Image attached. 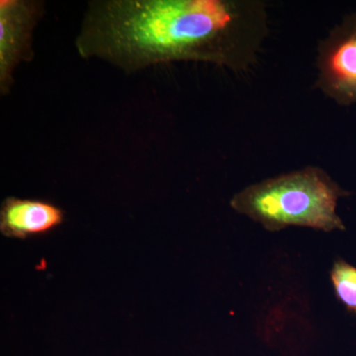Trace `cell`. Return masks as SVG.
<instances>
[{"label": "cell", "instance_id": "6da1fadb", "mask_svg": "<svg viewBox=\"0 0 356 356\" xmlns=\"http://www.w3.org/2000/svg\"><path fill=\"white\" fill-rule=\"evenodd\" d=\"M268 35L261 0H95L74 46L127 74L177 62L235 72L257 63Z\"/></svg>", "mask_w": 356, "mask_h": 356}, {"label": "cell", "instance_id": "3957f363", "mask_svg": "<svg viewBox=\"0 0 356 356\" xmlns=\"http://www.w3.org/2000/svg\"><path fill=\"white\" fill-rule=\"evenodd\" d=\"M316 88L341 106L356 103V11L346 14L318 47Z\"/></svg>", "mask_w": 356, "mask_h": 356}, {"label": "cell", "instance_id": "277c9868", "mask_svg": "<svg viewBox=\"0 0 356 356\" xmlns=\"http://www.w3.org/2000/svg\"><path fill=\"white\" fill-rule=\"evenodd\" d=\"M44 3L36 0L0 1V93L8 95L14 72L34 57L33 32L44 14Z\"/></svg>", "mask_w": 356, "mask_h": 356}, {"label": "cell", "instance_id": "7a4b0ae2", "mask_svg": "<svg viewBox=\"0 0 356 356\" xmlns=\"http://www.w3.org/2000/svg\"><path fill=\"white\" fill-rule=\"evenodd\" d=\"M348 195L324 170L307 166L245 187L232 197L229 205L267 231L288 227L344 231L337 207L339 199Z\"/></svg>", "mask_w": 356, "mask_h": 356}, {"label": "cell", "instance_id": "5b68a950", "mask_svg": "<svg viewBox=\"0 0 356 356\" xmlns=\"http://www.w3.org/2000/svg\"><path fill=\"white\" fill-rule=\"evenodd\" d=\"M64 210L50 201L9 196L0 208V232L15 240L44 236L62 226Z\"/></svg>", "mask_w": 356, "mask_h": 356}, {"label": "cell", "instance_id": "8992f818", "mask_svg": "<svg viewBox=\"0 0 356 356\" xmlns=\"http://www.w3.org/2000/svg\"><path fill=\"white\" fill-rule=\"evenodd\" d=\"M337 298L351 313L356 315V267L339 259L330 273Z\"/></svg>", "mask_w": 356, "mask_h": 356}]
</instances>
